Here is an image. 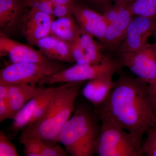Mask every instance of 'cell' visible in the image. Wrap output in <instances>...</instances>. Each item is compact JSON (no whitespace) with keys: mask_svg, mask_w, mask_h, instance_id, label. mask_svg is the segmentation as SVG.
<instances>
[{"mask_svg":"<svg viewBox=\"0 0 156 156\" xmlns=\"http://www.w3.org/2000/svg\"><path fill=\"white\" fill-rule=\"evenodd\" d=\"M111 92L105 101L95 109L99 116L108 118L118 126L142 137L147 130L156 125L148 84L137 77L118 71Z\"/></svg>","mask_w":156,"mask_h":156,"instance_id":"6da1fadb","label":"cell"},{"mask_svg":"<svg viewBox=\"0 0 156 156\" xmlns=\"http://www.w3.org/2000/svg\"><path fill=\"white\" fill-rule=\"evenodd\" d=\"M81 84L66 83L56 87L44 114L21 132L19 136L20 143L38 139L47 145L56 144L62 129L75 110L76 98Z\"/></svg>","mask_w":156,"mask_h":156,"instance_id":"7a4b0ae2","label":"cell"},{"mask_svg":"<svg viewBox=\"0 0 156 156\" xmlns=\"http://www.w3.org/2000/svg\"><path fill=\"white\" fill-rule=\"evenodd\" d=\"M101 128L100 119L93 111L77 106L73 114L62 129L58 137L69 155L92 156L95 154V142Z\"/></svg>","mask_w":156,"mask_h":156,"instance_id":"3957f363","label":"cell"},{"mask_svg":"<svg viewBox=\"0 0 156 156\" xmlns=\"http://www.w3.org/2000/svg\"><path fill=\"white\" fill-rule=\"evenodd\" d=\"M98 117L101 128L95 142V154L99 156L143 155L141 148L142 137L128 132L106 117Z\"/></svg>","mask_w":156,"mask_h":156,"instance_id":"277c9868","label":"cell"},{"mask_svg":"<svg viewBox=\"0 0 156 156\" xmlns=\"http://www.w3.org/2000/svg\"><path fill=\"white\" fill-rule=\"evenodd\" d=\"M68 67L64 62L52 60L42 62L11 63L0 70V83L37 85L43 78Z\"/></svg>","mask_w":156,"mask_h":156,"instance_id":"5b68a950","label":"cell"},{"mask_svg":"<svg viewBox=\"0 0 156 156\" xmlns=\"http://www.w3.org/2000/svg\"><path fill=\"white\" fill-rule=\"evenodd\" d=\"M121 69L122 68L115 59L113 60L105 56L100 63L76 64L43 78L38 85L46 86L66 83H82L96 78L113 76Z\"/></svg>","mask_w":156,"mask_h":156,"instance_id":"8992f818","label":"cell"},{"mask_svg":"<svg viewBox=\"0 0 156 156\" xmlns=\"http://www.w3.org/2000/svg\"><path fill=\"white\" fill-rule=\"evenodd\" d=\"M154 34V44L148 43L136 51L116 53L115 59L121 68H128L147 84L156 78V33Z\"/></svg>","mask_w":156,"mask_h":156,"instance_id":"52a82bcc","label":"cell"},{"mask_svg":"<svg viewBox=\"0 0 156 156\" xmlns=\"http://www.w3.org/2000/svg\"><path fill=\"white\" fill-rule=\"evenodd\" d=\"M156 33V18L134 16L128 26L125 39L115 53L136 51L147 44Z\"/></svg>","mask_w":156,"mask_h":156,"instance_id":"ba28073f","label":"cell"},{"mask_svg":"<svg viewBox=\"0 0 156 156\" xmlns=\"http://www.w3.org/2000/svg\"><path fill=\"white\" fill-rule=\"evenodd\" d=\"M69 44L76 64H98L105 57L102 52L105 49L102 44L96 41L94 37L80 27L77 36Z\"/></svg>","mask_w":156,"mask_h":156,"instance_id":"9c48e42d","label":"cell"},{"mask_svg":"<svg viewBox=\"0 0 156 156\" xmlns=\"http://www.w3.org/2000/svg\"><path fill=\"white\" fill-rule=\"evenodd\" d=\"M55 17L36 9L29 8L24 13L20 23L21 33L30 46H35L40 39L50 34Z\"/></svg>","mask_w":156,"mask_h":156,"instance_id":"30bf717a","label":"cell"},{"mask_svg":"<svg viewBox=\"0 0 156 156\" xmlns=\"http://www.w3.org/2000/svg\"><path fill=\"white\" fill-rule=\"evenodd\" d=\"M0 55L9 57L11 63L42 62L51 60L41 50L14 41L2 32L0 33Z\"/></svg>","mask_w":156,"mask_h":156,"instance_id":"8fae6325","label":"cell"},{"mask_svg":"<svg viewBox=\"0 0 156 156\" xmlns=\"http://www.w3.org/2000/svg\"><path fill=\"white\" fill-rule=\"evenodd\" d=\"M73 14L80 27L102 43L107 26L102 14L76 1Z\"/></svg>","mask_w":156,"mask_h":156,"instance_id":"7c38bea8","label":"cell"},{"mask_svg":"<svg viewBox=\"0 0 156 156\" xmlns=\"http://www.w3.org/2000/svg\"><path fill=\"white\" fill-rule=\"evenodd\" d=\"M128 5L120 12L116 18L107 25L101 44L105 49L116 52L126 37L133 17Z\"/></svg>","mask_w":156,"mask_h":156,"instance_id":"4fadbf2b","label":"cell"},{"mask_svg":"<svg viewBox=\"0 0 156 156\" xmlns=\"http://www.w3.org/2000/svg\"><path fill=\"white\" fill-rule=\"evenodd\" d=\"M35 46L51 60L69 64L75 62L69 43L52 35L40 39Z\"/></svg>","mask_w":156,"mask_h":156,"instance_id":"5bb4252c","label":"cell"},{"mask_svg":"<svg viewBox=\"0 0 156 156\" xmlns=\"http://www.w3.org/2000/svg\"><path fill=\"white\" fill-rule=\"evenodd\" d=\"M26 7L25 0H0L1 32L9 33L20 25Z\"/></svg>","mask_w":156,"mask_h":156,"instance_id":"9a60e30c","label":"cell"},{"mask_svg":"<svg viewBox=\"0 0 156 156\" xmlns=\"http://www.w3.org/2000/svg\"><path fill=\"white\" fill-rule=\"evenodd\" d=\"M38 85L36 94L23 107L13 119L10 134L8 136L11 140L28 126L47 91L48 87L45 85Z\"/></svg>","mask_w":156,"mask_h":156,"instance_id":"2e32d148","label":"cell"},{"mask_svg":"<svg viewBox=\"0 0 156 156\" xmlns=\"http://www.w3.org/2000/svg\"><path fill=\"white\" fill-rule=\"evenodd\" d=\"M113 76H107L88 81L82 94L93 105L95 109L98 108L106 100L114 85Z\"/></svg>","mask_w":156,"mask_h":156,"instance_id":"e0dca14e","label":"cell"},{"mask_svg":"<svg viewBox=\"0 0 156 156\" xmlns=\"http://www.w3.org/2000/svg\"><path fill=\"white\" fill-rule=\"evenodd\" d=\"M8 99L12 118L36 94L38 85L16 84L8 85Z\"/></svg>","mask_w":156,"mask_h":156,"instance_id":"ac0fdd59","label":"cell"},{"mask_svg":"<svg viewBox=\"0 0 156 156\" xmlns=\"http://www.w3.org/2000/svg\"><path fill=\"white\" fill-rule=\"evenodd\" d=\"M80 31V26L73 15L53 20L50 34L69 43L77 36Z\"/></svg>","mask_w":156,"mask_h":156,"instance_id":"d6986e66","label":"cell"},{"mask_svg":"<svg viewBox=\"0 0 156 156\" xmlns=\"http://www.w3.org/2000/svg\"><path fill=\"white\" fill-rule=\"evenodd\" d=\"M128 7L133 16L156 18V0H136Z\"/></svg>","mask_w":156,"mask_h":156,"instance_id":"ffe728a7","label":"cell"},{"mask_svg":"<svg viewBox=\"0 0 156 156\" xmlns=\"http://www.w3.org/2000/svg\"><path fill=\"white\" fill-rule=\"evenodd\" d=\"M8 85L0 83V122L13 119L8 96Z\"/></svg>","mask_w":156,"mask_h":156,"instance_id":"44dd1931","label":"cell"},{"mask_svg":"<svg viewBox=\"0 0 156 156\" xmlns=\"http://www.w3.org/2000/svg\"><path fill=\"white\" fill-rule=\"evenodd\" d=\"M145 133L146 137L141 146L143 155L156 156V125L149 128Z\"/></svg>","mask_w":156,"mask_h":156,"instance_id":"7402d4cb","label":"cell"},{"mask_svg":"<svg viewBox=\"0 0 156 156\" xmlns=\"http://www.w3.org/2000/svg\"><path fill=\"white\" fill-rule=\"evenodd\" d=\"M25 156H41L42 151L47 144L38 139H31L22 144Z\"/></svg>","mask_w":156,"mask_h":156,"instance_id":"603a6c76","label":"cell"},{"mask_svg":"<svg viewBox=\"0 0 156 156\" xmlns=\"http://www.w3.org/2000/svg\"><path fill=\"white\" fill-rule=\"evenodd\" d=\"M16 147L3 130L0 131V156H18Z\"/></svg>","mask_w":156,"mask_h":156,"instance_id":"cb8c5ba5","label":"cell"},{"mask_svg":"<svg viewBox=\"0 0 156 156\" xmlns=\"http://www.w3.org/2000/svg\"><path fill=\"white\" fill-rule=\"evenodd\" d=\"M25 2L27 7L36 9L53 16V3L52 0H25Z\"/></svg>","mask_w":156,"mask_h":156,"instance_id":"d4e9b609","label":"cell"},{"mask_svg":"<svg viewBox=\"0 0 156 156\" xmlns=\"http://www.w3.org/2000/svg\"><path fill=\"white\" fill-rule=\"evenodd\" d=\"M128 4L121 2H115L102 15L107 25L112 22L121 11L128 5Z\"/></svg>","mask_w":156,"mask_h":156,"instance_id":"484cf974","label":"cell"},{"mask_svg":"<svg viewBox=\"0 0 156 156\" xmlns=\"http://www.w3.org/2000/svg\"><path fill=\"white\" fill-rule=\"evenodd\" d=\"M84 4L103 14L113 5L112 0H84Z\"/></svg>","mask_w":156,"mask_h":156,"instance_id":"4316f807","label":"cell"},{"mask_svg":"<svg viewBox=\"0 0 156 156\" xmlns=\"http://www.w3.org/2000/svg\"><path fill=\"white\" fill-rule=\"evenodd\" d=\"M69 154L66 150L60 146L46 145L42 151L41 156H67Z\"/></svg>","mask_w":156,"mask_h":156,"instance_id":"83f0119b","label":"cell"},{"mask_svg":"<svg viewBox=\"0 0 156 156\" xmlns=\"http://www.w3.org/2000/svg\"><path fill=\"white\" fill-rule=\"evenodd\" d=\"M74 9V7L53 4V15L55 18L73 15Z\"/></svg>","mask_w":156,"mask_h":156,"instance_id":"f1b7e54d","label":"cell"},{"mask_svg":"<svg viewBox=\"0 0 156 156\" xmlns=\"http://www.w3.org/2000/svg\"><path fill=\"white\" fill-rule=\"evenodd\" d=\"M148 89L151 101L153 110L156 118V78L148 84Z\"/></svg>","mask_w":156,"mask_h":156,"instance_id":"f546056e","label":"cell"},{"mask_svg":"<svg viewBox=\"0 0 156 156\" xmlns=\"http://www.w3.org/2000/svg\"><path fill=\"white\" fill-rule=\"evenodd\" d=\"M53 4L74 7L76 0H52Z\"/></svg>","mask_w":156,"mask_h":156,"instance_id":"4dcf8cb0","label":"cell"},{"mask_svg":"<svg viewBox=\"0 0 156 156\" xmlns=\"http://www.w3.org/2000/svg\"><path fill=\"white\" fill-rule=\"evenodd\" d=\"M135 1L136 0H112V2H121L127 3V4H129V3Z\"/></svg>","mask_w":156,"mask_h":156,"instance_id":"1f68e13d","label":"cell"}]
</instances>
